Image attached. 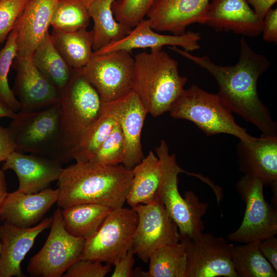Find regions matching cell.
<instances>
[{
	"label": "cell",
	"instance_id": "1",
	"mask_svg": "<svg viewBox=\"0 0 277 277\" xmlns=\"http://www.w3.org/2000/svg\"><path fill=\"white\" fill-rule=\"evenodd\" d=\"M168 48L206 70L219 86L216 94L233 113L255 126L262 136H277V124L261 100L257 89L259 78L270 66L267 58L254 52L247 41H240L239 61L233 66H221L207 56H199L175 46Z\"/></svg>",
	"mask_w": 277,
	"mask_h": 277
},
{
	"label": "cell",
	"instance_id": "2",
	"mask_svg": "<svg viewBox=\"0 0 277 277\" xmlns=\"http://www.w3.org/2000/svg\"><path fill=\"white\" fill-rule=\"evenodd\" d=\"M133 173L122 164L104 165L76 162L63 169L57 180V205L63 209L82 203H93L112 210L123 207Z\"/></svg>",
	"mask_w": 277,
	"mask_h": 277
},
{
	"label": "cell",
	"instance_id": "3",
	"mask_svg": "<svg viewBox=\"0 0 277 277\" xmlns=\"http://www.w3.org/2000/svg\"><path fill=\"white\" fill-rule=\"evenodd\" d=\"M134 61L132 91L148 114L157 117L169 111L188 81L180 75L177 61L162 49L139 53Z\"/></svg>",
	"mask_w": 277,
	"mask_h": 277
},
{
	"label": "cell",
	"instance_id": "4",
	"mask_svg": "<svg viewBox=\"0 0 277 277\" xmlns=\"http://www.w3.org/2000/svg\"><path fill=\"white\" fill-rule=\"evenodd\" d=\"M12 120L9 128L16 151L42 155L61 164L71 161L65 142L60 103L34 110H21Z\"/></svg>",
	"mask_w": 277,
	"mask_h": 277
},
{
	"label": "cell",
	"instance_id": "5",
	"mask_svg": "<svg viewBox=\"0 0 277 277\" xmlns=\"http://www.w3.org/2000/svg\"><path fill=\"white\" fill-rule=\"evenodd\" d=\"M82 69H72L69 82L60 91L62 125L71 160L81 139L102 111V98Z\"/></svg>",
	"mask_w": 277,
	"mask_h": 277
},
{
	"label": "cell",
	"instance_id": "6",
	"mask_svg": "<svg viewBox=\"0 0 277 277\" xmlns=\"http://www.w3.org/2000/svg\"><path fill=\"white\" fill-rule=\"evenodd\" d=\"M169 112L173 118L193 123L207 136L224 133L244 142L256 138L236 123L232 112L216 94L205 91L196 85L184 89Z\"/></svg>",
	"mask_w": 277,
	"mask_h": 277
},
{
	"label": "cell",
	"instance_id": "7",
	"mask_svg": "<svg viewBox=\"0 0 277 277\" xmlns=\"http://www.w3.org/2000/svg\"><path fill=\"white\" fill-rule=\"evenodd\" d=\"M137 221L132 208L112 210L97 232L85 240L81 259L113 264L132 248Z\"/></svg>",
	"mask_w": 277,
	"mask_h": 277
},
{
	"label": "cell",
	"instance_id": "8",
	"mask_svg": "<svg viewBox=\"0 0 277 277\" xmlns=\"http://www.w3.org/2000/svg\"><path fill=\"white\" fill-rule=\"evenodd\" d=\"M264 184L259 179L244 174L237 181L236 190L245 203L240 227L229 234L228 240L242 244L260 242L277 234V209L264 197Z\"/></svg>",
	"mask_w": 277,
	"mask_h": 277
},
{
	"label": "cell",
	"instance_id": "9",
	"mask_svg": "<svg viewBox=\"0 0 277 277\" xmlns=\"http://www.w3.org/2000/svg\"><path fill=\"white\" fill-rule=\"evenodd\" d=\"M85 240L73 236L64 227L62 209L55 210L51 230L41 249L30 260L27 271L33 277H61L81 259Z\"/></svg>",
	"mask_w": 277,
	"mask_h": 277
},
{
	"label": "cell",
	"instance_id": "10",
	"mask_svg": "<svg viewBox=\"0 0 277 277\" xmlns=\"http://www.w3.org/2000/svg\"><path fill=\"white\" fill-rule=\"evenodd\" d=\"M134 58L130 52L116 50L93 54L82 72L103 102L118 99L132 91Z\"/></svg>",
	"mask_w": 277,
	"mask_h": 277
},
{
	"label": "cell",
	"instance_id": "11",
	"mask_svg": "<svg viewBox=\"0 0 277 277\" xmlns=\"http://www.w3.org/2000/svg\"><path fill=\"white\" fill-rule=\"evenodd\" d=\"M187 256L186 277H237L232 261L234 245L222 236L202 232L180 235Z\"/></svg>",
	"mask_w": 277,
	"mask_h": 277
},
{
	"label": "cell",
	"instance_id": "12",
	"mask_svg": "<svg viewBox=\"0 0 277 277\" xmlns=\"http://www.w3.org/2000/svg\"><path fill=\"white\" fill-rule=\"evenodd\" d=\"M131 208L138 217L132 248L143 261L148 262L153 250L180 242L178 227L157 196L149 204H138Z\"/></svg>",
	"mask_w": 277,
	"mask_h": 277
},
{
	"label": "cell",
	"instance_id": "13",
	"mask_svg": "<svg viewBox=\"0 0 277 277\" xmlns=\"http://www.w3.org/2000/svg\"><path fill=\"white\" fill-rule=\"evenodd\" d=\"M161 165V177L156 196L164 204L168 214L183 229L191 223L195 212V205L189 195L183 197L178 189V174L188 172L177 164L174 154L169 153V147L165 140H162L155 149Z\"/></svg>",
	"mask_w": 277,
	"mask_h": 277
},
{
	"label": "cell",
	"instance_id": "14",
	"mask_svg": "<svg viewBox=\"0 0 277 277\" xmlns=\"http://www.w3.org/2000/svg\"><path fill=\"white\" fill-rule=\"evenodd\" d=\"M102 109L113 115L125 137L126 151L122 164L132 169L145 157L141 133L148 113L137 95L132 91L116 100L104 103Z\"/></svg>",
	"mask_w": 277,
	"mask_h": 277
},
{
	"label": "cell",
	"instance_id": "15",
	"mask_svg": "<svg viewBox=\"0 0 277 277\" xmlns=\"http://www.w3.org/2000/svg\"><path fill=\"white\" fill-rule=\"evenodd\" d=\"M52 222L51 216L33 226L21 228L4 222L0 226V277L26 276L22 271L21 263L37 236L50 227Z\"/></svg>",
	"mask_w": 277,
	"mask_h": 277
},
{
	"label": "cell",
	"instance_id": "16",
	"mask_svg": "<svg viewBox=\"0 0 277 277\" xmlns=\"http://www.w3.org/2000/svg\"><path fill=\"white\" fill-rule=\"evenodd\" d=\"M13 92L22 110H34L59 103L60 92L37 69L31 58L15 57Z\"/></svg>",
	"mask_w": 277,
	"mask_h": 277
},
{
	"label": "cell",
	"instance_id": "17",
	"mask_svg": "<svg viewBox=\"0 0 277 277\" xmlns=\"http://www.w3.org/2000/svg\"><path fill=\"white\" fill-rule=\"evenodd\" d=\"M200 24L249 37L260 35L263 25L245 0H210Z\"/></svg>",
	"mask_w": 277,
	"mask_h": 277
},
{
	"label": "cell",
	"instance_id": "18",
	"mask_svg": "<svg viewBox=\"0 0 277 277\" xmlns=\"http://www.w3.org/2000/svg\"><path fill=\"white\" fill-rule=\"evenodd\" d=\"M63 168L62 164L42 155L15 151L4 162L2 169L12 170L18 180L17 190L25 193H34L48 188L59 179Z\"/></svg>",
	"mask_w": 277,
	"mask_h": 277
},
{
	"label": "cell",
	"instance_id": "19",
	"mask_svg": "<svg viewBox=\"0 0 277 277\" xmlns=\"http://www.w3.org/2000/svg\"><path fill=\"white\" fill-rule=\"evenodd\" d=\"M201 39L200 33L192 31L181 35L160 34L153 31L148 18H144L125 37L93 53L101 54L120 50L130 52L132 49L137 48L162 50L165 46L181 47L184 51L190 52L201 48L199 44Z\"/></svg>",
	"mask_w": 277,
	"mask_h": 277
},
{
	"label": "cell",
	"instance_id": "20",
	"mask_svg": "<svg viewBox=\"0 0 277 277\" xmlns=\"http://www.w3.org/2000/svg\"><path fill=\"white\" fill-rule=\"evenodd\" d=\"M210 0H154L146 16L151 28L174 35L186 32L189 25L201 23Z\"/></svg>",
	"mask_w": 277,
	"mask_h": 277
},
{
	"label": "cell",
	"instance_id": "21",
	"mask_svg": "<svg viewBox=\"0 0 277 277\" xmlns=\"http://www.w3.org/2000/svg\"><path fill=\"white\" fill-rule=\"evenodd\" d=\"M58 0H29L13 30L15 34L16 57L31 58L48 32Z\"/></svg>",
	"mask_w": 277,
	"mask_h": 277
},
{
	"label": "cell",
	"instance_id": "22",
	"mask_svg": "<svg viewBox=\"0 0 277 277\" xmlns=\"http://www.w3.org/2000/svg\"><path fill=\"white\" fill-rule=\"evenodd\" d=\"M239 170L260 179L264 185H277V136L239 141L236 146Z\"/></svg>",
	"mask_w": 277,
	"mask_h": 277
},
{
	"label": "cell",
	"instance_id": "23",
	"mask_svg": "<svg viewBox=\"0 0 277 277\" xmlns=\"http://www.w3.org/2000/svg\"><path fill=\"white\" fill-rule=\"evenodd\" d=\"M58 197L57 188H47L34 193L16 190L8 193L0 210V219L21 228L33 226L56 203Z\"/></svg>",
	"mask_w": 277,
	"mask_h": 277
},
{
	"label": "cell",
	"instance_id": "24",
	"mask_svg": "<svg viewBox=\"0 0 277 277\" xmlns=\"http://www.w3.org/2000/svg\"><path fill=\"white\" fill-rule=\"evenodd\" d=\"M81 1L93 21V52L124 38L132 30L115 19L112 10L115 0Z\"/></svg>",
	"mask_w": 277,
	"mask_h": 277
},
{
	"label": "cell",
	"instance_id": "25",
	"mask_svg": "<svg viewBox=\"0 0 277 277\" xmlns=\"http://www.w3.org/2000/svg\"><path fill=\"white\" fill-rule=\"evenodd\" d=\"M132 170L133 178L126 202L131 207L152 202L156 197L161 177L157 156L150 151Z\"/></svg>",
	"mask_w": 277,
	"mask_h": 277
},
{
	"label": "cell",
	"instance_id": "26",
	"mask_svg": "<svg viewBox=\"0 0 277 277\" xmlns=\"http://www.w3.org/2000/svg\"><path fill=\"white\" fill-rule=\"evenodd\" d=\"M112 210L97 204L82 203L62 209L64 226L73 236L86 240L99 229Z\"/></svg>",
	"mask_w": 277,
	"mask_h": 277
},
{
	"label": "cell",
	"instance_id": "27",
	"mask_svg": "<svg viewBox=\"0 0 277 277\" xmlns=\"http://www.w3.org/2000/svg\"><path fill=\"white\" fill-rule=\"evenodd\" d=\"M53 43L64 60L72 69H82L93 54V30L61 32L53 30Z\"/></svg>",
	"mask_w": 277,
	"mask_h": 277
},
{
	"label": "cell",
	"instance_id": "28",
	"mask_svg": "<svg viewBox=\"0 0 277 277\" xmlns=\"http://www.w3.org/2000/svg\"><path fill=\"white\" fill-rule=\"evenodd\" d=\"M31 59L59 92L66 87L71 76L72 69L56 49L49 32L37 46Z\"/></svg>",
	"mask_w": 277,
	"mask_h": 277
},
{
	"label": "cell",
	"instance_id": "29",
	"mask_svg": "<svg viewBox=\"0 0 277 277\" xmlns=\"http://www.w3.org/2000/svg\"><path fill=\"white\" fill-rule=\"evenodd\" d=\"M148 277H186L187 256L181 242L161 247L149 257Z\"/></svg>",
	"mask_w": 277,
	"mask_h": 277
},
{
	"label": "cell",
	"instance_id": "30",
	"mask_svg": "<svg viewBox=\"0 0 277 277\" xmlns=\"http://www.w3.org/2000/svg\"><path fill=\"white\" fill-rule=\"evenodd\" d=\"M259 242L234 246L232 261L237 277L277 276V271L261 252Z\"/></svg>",
	"mask_w": 277,
	"mask_h": 277
},
{
	"label": "cell",
	"instance_id": "31",
	"mask_svg": "<svg viewBox=\"0 0 277 277\" xmlns=\"http://www.w3.org/2000/svg\"><path fill=\"white\" fill-rule=\"evenodd\" d=\"M90 18L81 0H58L51 18L50 26L54 30L72 32L86 29Z\"/></svg>",
	"mask_w": 277,
	"mask_h": 277
},
{
	"label": "cell",
	"instance_id": "32",
	"mask_svg": "<svg viewBox=\"0 0 277 277\" xmlns=\"http://www.w3.org/2000/svg\"><path fill=\"white\" fill-rule=\"evenodd\" d=\"M117 121L102 109L101 114L81 139L73 155L76 162H88L108 136Z\"/></svg>",
	"mask_w": 277,
	"mask_h": 277
},
{
	"label": "cell",
	"instance_id": "33",
	"mask_svg": "<svg viewBox=\"0 0 277 277\" xmlns=\"http://www.w3.org/2000/svg\"><path fill=\"white\" fill-rule=\"evenodd\" d=\"M15 38V32L12 30L4 47L0 50V100L15 112H17L21 110L22 106L10 89L8 80L10 66L16 56Z\"/></svg>",
	"mask_w": 277,
	"mask_h": 277
},
{
	"label": "cell",
	"instance_id": "34",
	"mask_svg": "<svg viewBox=\"0 0 277 277\" xmlns=\"http://www.w3.org/2000/svg\"><path fill=\"white\" fill-rule=\"evenodd\" d=\"M125 151V137L117 122L108 136L88 162L104 165L121 164Z\"/></svg>",
	"mask_w": 277,
	"mask_h": 277
},
{
	"label": "cell",
	"instance_id": "35",
	"mask_svg": "<svg viewBox=\"0 0 277 277\" xmlns=\"http://www.w3.org/2000/svg\"><path fill=\"white\" fill-rule=\"evenodd\" d=\"M154 0H115L112 10L115 19L130 28L146 16Z\"/></svg>",
	"mask_w": 277,
	"mask_h": 277
},
{
	"label": "cell",
	"instance_id": "36",
	"mask_svg": "<svg viewBox=\"0 0 277 277\" xmlns=\"http://www.w3.org/2000/svg\"><path fill=\"white\" fill-rule=\"evenodd\" d=\"M29 0H0V46L13 30Z\"/></svg>",
	"mask_w": 277,
	"mask_h": 277
},
{
	"label": "cell",
	"instance_id": "37",
	"mask_svg": "<svg viewBox=\"0 0 277 277\" xmlns=\"http://www.w3.org/2000/svg\"><path fill=\"white\" fill-rule=\"evenodd\" d=\"M111 270L110 264L89 260L79 259L66 270L64 277H104Z\"/></svg>",
	"mask_w": 277,
	"mask_h": 277
},
{
	"label": "cell",
	"instance_id": "38",
	"mask_svg": "<svg viewBox=\"0 0 277 277\" xmlns=\"http://www.w3.org/2000/svg\"><path fill=\"white\" fill-rule=\"evenodd\" d=\"M262 33L263 39L277 43V9H271L263 20Z\"/></svg>",
	"mask_w": 277,
	"mask_h": 277
},
{
	"label": "cell",
	"instance_id": "39",
	"mask_svg": "<svg viewBox=\"0 0 277 277\" xmlns=\"http://www.w3.org/2000/svg\"><path fill=\"white\" fill-rule=\"evenodd\" d=\"M132 248H130L122 258L114 262L115 268L111 276L130 277L132 276L134 255Z\"/></svg>",
	"mask_w": 277,
	"mask_h": 277
},
{
	"label": "cell",
	"instance_id": "40",
	"mask_svg": "<svg viewBox=\"0 0 277 277\" xmlns=\"http://www.w3.org/2000/svg\"><path fill=\"white\" fill-rule=\"evenodd\" d=\"M15 151L16 144L10 128L0 125V164Z\"/></svg>",
	"mask_w": 277,
	"mask_h": 277
},
{
	"label": "cell",
	"instance_id": "41",
	"mask_svg": "<svg viewBox=\"0 0 277 277\" xmlns=\"http://www.w3.org/2000/svg\"><path fill=\"white\" fill-rule=\"evenodd\" d=\"M261 252L277 271V239L272 236L259 242Z\"/></svg>",
	"mask_w": 277,
	"mask_h": 277
},
{
	"label": "cell",
	"instance_id": "42",
	"mask_svg": "<svg viewBox=\"0 0 277 277\" xmlns=\"http://www.w3.org/2000/svg\"><path fill=\"white\" fill-rule=\"evenodd\" d=\"M253 7V11L258 18L263 22L266 13L272 9L277 0H245Z\"/></svg>",
	"mask_w": 277,
	"mask_h": 277
},
{
	"label": "cell",
	"instance_id": "43",
	"mask_svg": "<svg viewBox=\"0 0 277 277\" xmlns=\"http://www.w3.org/2000/svg\"><path fill=\"white\" fill-rule=\"evenodd\" d=\"M8 193L5 174L4 171L2 169H0V210Z\"/></svg>",
	"mask_w": 277,
	"mask_h": 277
},
{
	"label": "cell",
	"instance_id": "44",
	"mask_svg": "<svg viewBox=\"0 0 277 277\" xmlns=\"http://www.w3.org/2000/svg\"><path fill=\"white\" fill-rule=\"evenodd\" d=\"M16 113L0 100V120L4 117L13 119Z\"/></svg>",
	"mask_w": 277,
	"mask_h": 277
},
{
	"label": "cell",
	"instance_id": "45",
	"mask_svg": "<svg viewBox=\"0 0 277 277\" xmlns=\"http://www.w3.org/2000/svg\"><path fill=\"white\" fill-rule=\"evenodd\" d=\"M1 240H0V254H1Z\"/></svg>",
	"mask_w": 277,
	"mask_h": 277
}]
</instances>
